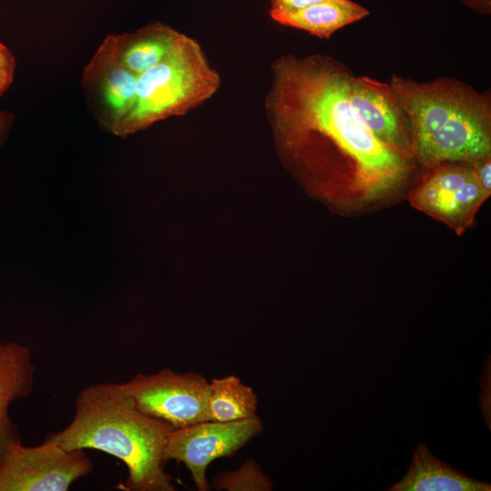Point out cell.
<instances>
[{
    "label": "cell",
    "instance_id": "cell-12",
    "mask_svg": "<svg viewBox=\"0 0 491 491\" xmlns=\"http://www.w3.org/2000/svg\"><path fill=\"white\" fill-rule=\"evenodd\" d=\"M35 374L28 347L13 341L0 342V455L10 444L21 441L8 409L14 401L32 393Z\"/></svg>",
    "mask_w": 491,
    "mask_h": 491
},
{
    "label": "cell",
    "instance_id": "cell-18",
    "mask_svg": "<svg viewBox=\"0 0 491 491\" xmlns=\"http://www.w3.org/2000/svg\"><path fill=\"white\" fill-rule=\"evenodd\" d=\"M327 0H271L272 12H295Z\"/></svg>",
    "mask_w": 491,
    "mask_h": 491
},
{
    "label": "cell",
    "instance_id": "cell-17",
    "mask_svg": "<svg viewBox=\"0 0 491 491\" xmlns=\"http://www.w3.org/2000/svg\"><path fill=\"white\" fill-rule=\"evenodd\" d=\"M476 177L482 189L490 195L491 193V156L476 160L472 164Z\"/></svg>",
    "mask_w": 491,
    "mask_h": 491
},
{
    "label": "cell",
    "instance_id": "cell-21",
    "mask_svg": "<svg viewBox=\"0 0 491 491\" xmlns=\"http://www.w3.org/2000/svg\"><path fill=\"white\" fill-rule=\"evenodd\" d=\"M13 122V115L0 110V145L4 142Z\"/></svg>",
    "mask_w": 491,
    "mask_h": 491
},
{
    "label": "cell",
    "instance_id": "cell-13",
    "mask_svg": "<svg viewBox=\"0 0 491 491\" xmlns=\"http://www.w3.org/2000/svg\"><path fill=\"white\" fill-rule=\"evenodd\" d=\"M389 491H490L491 485L471 478L436 456L420 443L404 477Z\"/></svg>",
    "mask_w": 491,
    "mask_h": 491
},
{
    "label": "cell",
    "instance_id": "cell-7",
    "mask_svg": "<svg viewBox=\"0 0 491 491\" xmlns=\"http://www.w3.org/2000/svg\"><path fill=\"white\" fill-rule=\"evenodd\" d=\"M264 430L256 416L230 422L208 420L174 428L165 449V462L183 463L198 491L211 490L206 469L215 459L233 456Z\"/></svg>",
    "mask_w": 491,
    "mask_h": 491
},
{
    "label": "cell",
    "instance_id": "cell-6",
    "mask_svg": "<svg viewBox=\"0 0 491 491\" xmlns=\"http://www.w3.org/2000/svg\"><path fill=\"white\" fill-rule=\"evenodd\" d=\"M93 468L83 449L67 450L46 439L36 446L17 441L0 455V491H66Z\"/></svg>",
    "mask_w": 491,
    "mask_h": 491
},
{
    "label": "cell",
    "instance_id": "cell-5",
    "mask_svg": "<svg viewBox=\"0 0 491 491\" xmlns=\"http://www.w3.org/2000/svg\"><path fill=\"white\" fill-rule=\"evenodd\" d=\"M120 386L139 410L174 428L212 420L209 381L201 374L164 368L137 374Z\"/></svg>",
    "mask_w": 491,
    "mask_h": 491
},
{
    "label": "cell",
    "instance_id": "cell-2",
    "mask_svg": "<svg viewBox=\"0 0 491 491\" xmlns=\"http://www.w3.org/2000/svg\"><path fill=\"white\" fill-rule=\"evenodd\" d=\"M174 427L139 410L120 384L99 383L77 395L71 423L48 436L65 449H96L121 460L127 468V491H175L165 471V449Z\"/></svg>",
    "mask_w": 491,
    "mask_h": 491
},
{
    "label": "cell",
    "instance_id": "cell-14",
    "mask_svg": "<svg viewBox=\"0 0 491 491\" xmlns=\"http://www.w3.org/2000/svg\"><path fill=\"white\" fill-rule=\"evenodd\" d=\"M271 18L285 26L329 38L336 31L362 20L369 11L352 0H327L295 12H272Z\"/></svg>",
    "mask_w": 491,
    "mask_h": 491
},
{
    "label": "cell",
    "instance_id": "cell-19",
    "mask_svg": "<svg viewBox=\"0 0 491 491\" xmlns=\"http://www.w3.org/2000/svg\"><path fill=\"white\" fill-rule=\"evenodd\" d=\"M464 5L473 11L487 15L491 13V0H461Z\"/></svg>",
    "mask_w": 491,
    "mask_h": 491
},
{
    "label": "cell",
    "instance_id": "cell-8",
    "mask_svg": "<svg viewBox=\"0 0 491 491\" xmlns=\"http://www.w3.org/2000/svg\"><path fill=\"white\" fill-rule=\"evenodd\" d=\"M488 196L471 164L450 162L430 168L411 192L409 202L460 235L473 223Z\"/></svg>",
    "mask_w": 491,
    "mask_h": 491
},
{
    "label": "cell",
    "instance_id": "cell-22",
    "mask_svg": "<svg viewBox=\"0 0 491 491\" xmlns=\"http://www.w3.org/2000/svg\"><path fill=\"white\" fill-rule=\"evenodd\" d=\"M14 70L0 68V95L11 85L14 78Z\"/></svg>",
    "mask_w": 491,
    "mask_h": 491
},
{
    "label": "cell",
    "instance_id": "cell-10",
    "mask_svg": "<svg viewBox=\"0 0 491 491\" xmlns=\"http://www.w3.org/2000/svg\"><path fill=\"white\" fill-rule=\"evenodd\" d=\"M349 100L360 119L380 140L414 158L407 119L389 83L353 75Z\"/></svg>",
    "mask_w": 491,
    "mask_h": 491
},
{
    "label": "cell",
    "instance_id": "cell-20",
    "mask_svg": "<svg viewBox=\"0 0 491 491\" xmlns=\"http://www.w3.org/2000/svg\"><path fill=\"white\" fill-rule=\"evenodd\" d=\"M15 59L12 52L0 43V68L15 71Z\"/></svg>",
    "mask_w": 491,
    "mask_h": 491
},
{
    "label": "cell",
    "instance_id": "cell-1",
    "mask_svg": "<svg viewBox=\"0 0 491 491\" xmlns=\"http://www.w3.org/2000/svg\"><path fill=\"white\" fill-rule=\"evenodd\" d=\"M352 76L326 55H283L271 64L265 109L288 169L327 201L358 207L398 191L415 159L360 119L349 100Z\"/></svg>",
    "mask_w": 491,
    "mask_h": 491
},
{
    "label": "cell",
    "instance_id": "cell-11",
    "mask_svg": "<svg viewBox=\"0 0 491 491\" xmlns=\"http://www.w3.org/2000/svg\"><path fill=\"white\" fill-rule=\"evenodd\" d=\"M185 35L169 25L155 23L134 32L108 35L98 48L138 75L166 58Z\"/></svg>",
    "mask_w": 491,
    "mask_h": 491
},
{
    "label": "cell",
    "instance_id": "cell-15",
    "mask_svg": "<svg viewBox=\"0 0 491 491\" xmlns=\"http://www.w3.org/2000/svg\"><path fill=\"white\" fill-rule=\"evenodd\" d=\"M209 386L212 420L230 422L256 416L257 395L236 376L212 378Z\"/></svg>",
    "mask_w": 491,
    "mask_h": 491
},
{
    "label": "cell",
    "instance_id": "cell-16",
    "mask_svg": "<svg viewBox=\"0 0 491 491\" xmlns=\"http://www.w3.org/2000/svg\"><path fill=\"white\" fill-rule=\"evenodd\" d=\"M212 486L226 491H271L274 485L262 466L247 458L236 470H225L215 476Z\"/></svg>",
    "mask_w": 491,
    "mask_h": 491
},
{
    "label": "cell",
    "instance_id": "cell-9",
    "mask_svg": "<svg viewBox=\"0 0 491 491\" xmlns=\"http://www.w3.org/2000/svg\"><path fill=\"white\" fill-rule=\"evenodd\" d=\"M137 75L97 48L85 66L82 86L91 111L105 130L115 134L133 108Z\"/></svg>",
    "mask_w": 491,
    "mask_h": 491
},
{
    "label": "cell",
    "instance_id": "cell-3",
    "mask_svg": "<svg viewBox=\"0 0 491 491\" xmlns=\"http://www.w3.org/2000/svg\"><path fill=\"white\" fill-rule=\"evenodd\" d=\"M389 85L408 123L412 155L428 169L491 156V98L454 77Z\"/></svg>",
    "mask_w": 491,
    "mask_h": 491
},
{
    "label": "cell",
    "instance_id": "cell-4",
    "mask_svg": "<svg viewBox=\"0 0 491 491\" xmlns=\"http://www.w3.org/2000/svg\"><path fill=\"white\" fill-rule=\"evenodd\" d=\"M220 86V75L199 43L185 35L166 58L138 75L135 105L114 135L125 137L183 115L209 100Z\"/></svg>",
    "mask_w": 491,
    "mask_h": 491
}]
</instances>
